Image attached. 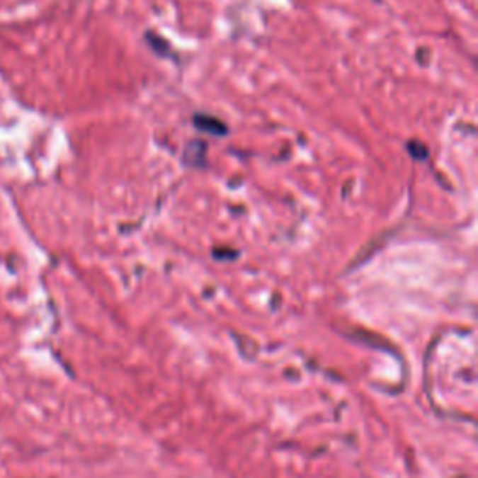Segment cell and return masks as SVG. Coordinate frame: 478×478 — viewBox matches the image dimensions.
Instances as JSON below:
<instances>
[{"label": "cell", "instance_id": "obj_1", "mask_svg": "<svg viewBox=\"0 0 478 478\" xmlns=\"http://www.w3.org/2000/svg\"><path fill=\"white\" fill-rule=\"evenodd\" d=\"M193 122H195L196 127L202 129V131H207V133H211V135H224V133H227V125L222 124V122H219L217 118H213V116L196 114L195 118H193Z\"/></svg>", "mask_w": 478, "mask_h": 478}]
</instances>
